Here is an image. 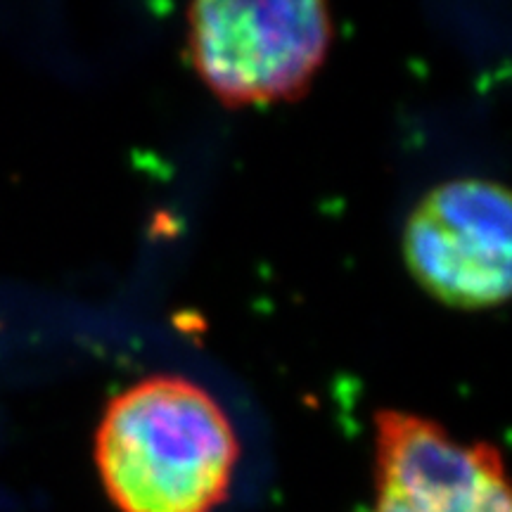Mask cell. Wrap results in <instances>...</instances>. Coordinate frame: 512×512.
<instances>
[{"instance_id": "2", "label": "cell", "mask_w": 512, "mask_h": 512, "mask_svg": "<svg viewBox=\"0 0 512 512\" xmlns=\"http://www.w3.org/2000/svg\"><path fill=\"white\" fill-rule=\"evenodd\" d=\"M330 8L318 0H219L188 8L190 62L226 105L299 98L332 43Z\"/></svg>"}, {"instance_id": "4", "label": "cell", "mask_w": 512, "mask_h": 512, "mask_svg": "<svg viewBox=\"0 0 512 512\" xmlns=\"http://www.w3.org/2000/svg\"><path fill=\"white\" fill-rule=\"evenodd\" d=\"M366 512H512L501 451L460 441L425 415H375L373 503Z\"/></svg>"}, {"instance_id": "1", "label": "cell", "mask_w": 512, "mask_h": 512, "mask_svg": "<svg viewBox=\"0 0 512 512\" xmlns=\"http://www.w3.org/2000/svg\"><path fill=\"white\" fill-rule=\"evenodd\" d=\"M240 460L233 422L202 384L150 375L112 396L95 463L119 512H214Z\"/></svg>"}, {"instance_id": "3", "label": "cell", "mask_w": 512, "mask_h": 512, "mask_svg": "<svg viewBox=\"0 0 512 512\" xmlns=\"http://www.w3.org/2000/svg\"><path fill=\"white\" fill-rule=\"evenodd\" d=\"M510 192L489 178H453L415 204L403 226L408 271L441 304L489 309L510 292Z\"/></svg>"}]
</instances>
